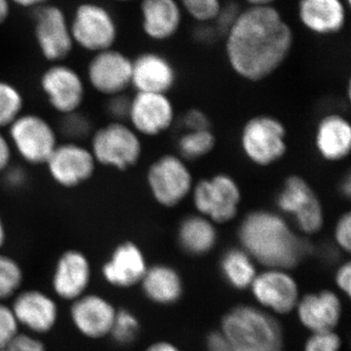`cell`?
Wrapping results in <instances>:
<instances>
[{
	"label": "cell",
	"instance_id": "cell-1",
	"mask_svg": "<svg viewBox=\"0 0 351 351\" xmlns=\"http://www.w3.org/2000/svg\"><path fill=\"white\" fill-rule=\"evenodd\" d=\"M293 43L290 25L274 6H250L226 32V57L237 75L258 82L280 68Z\"/></svg>",
	"mask_w": 351,
	"mask_h": 351
},
{
	"label": "cell",
	"instance_id": "cell-2",
	"mask_svg": "<svg viewBox=\"0 0 351 351\" xmlns=\"http://www.w3.org/2000/svg\"><path fill=\"white\" fill-rule=\"evenodd\" d=\"M239 237L244 251L263 265L276 269L294 267L307 251V245L297 237L279 215L258 210L245 217Z\"/></svg>",
	"mask_w": 351,
	"mask_h": 351
},
{
	"label": "cell",
	"instance_id": "cell-3",
	"mask_svg": "<svg viewBox=\"0 0 351 351\" xmlns=\"http://www.w3.org/2000/svg\"><path fill=\"white\" fill-rule=\"evenodd\" d=\"M210 351H282V334L274 318L252 306L226 314L223 332L208 339Z\"/></svg>",
	"mask_w": 351,
	"mask_h": 351
},
{
	"label": "cell",
	"instance_id": "cell-4",
	"mask_svg": "<svg viewBox=\"0 0 351 351\" xmlns=\"http://www.w3.org/2000/svg\"><path fill=\"white\" fill-rule=\"evenodd\" d=\"M88 147L98 166L121 172L135 167L144 149L142 137L127 122L110 120L95 129Z\"/></svg>",
	"mask_w": 351,
	"mask_h": 351
},
{
	"label": "cell",
	"instance_id": "cell-5",
	"mask_svg": "<svg viewBox=\"0 0 351 351\" xmlns=\"http://www.w3.org/2000/svg\"><path fill=\"white\" fill-rule=\"evenodd\" d=\"M71 36L75 47L95 53L115 47L119 40L117 21L110 9L94 0H85L69 16Z\"/></svg>",
	"mask_w": 351,
	"mask_h": 351
},
{
	"label": "cell",
	"instance_id": "cell-6",
	"mask_svg": "<svg viewBox=\"0 0 351 351\" xmlns=\"http://www.w3.org/2000/svg\"><path fill=\"white\" fill-rule=\"evenodd\" d=\"M14 154L29 166H44L60 143L56 127L36 112H24L6 129Z\"/></svg>",
	"mask_w": 351,
	"mask_h": 351
},
{
	"label": "cell",
	"instance_id": "cell-7",
	"mask_svg": "<svg viewBox=\"0 0 351 351\" xmlns=\"http://www.w3.org/2000/svg\"><path fill=\"white\" fill-rule=\"evenodd\" d=\"M240 145L250 162L267 167L285 156L288 149L287 130L276 117L258 115L244 124Z\"/></svg>",
	"mask_w": 351,
	"mask_h": 351
},
{
	"label": "cell",
	"instance_id": "cell-8",
	"mask_svg": "<svg viewBox=\"0 0 351 351\" xmlns=\"http://www.w3.org/2000/svg\"><path fill=\"white\" fill-rule=\"evenodd\" d=\"M32 32L39 54L49 64L66 61L75 50L69 17L57 4L50 2L34 11Z\"/></svg>",
	"mask_w": 351,
	"mask_h": 351
},
{
	"label": "cell",
	"instance_id": "cell-9",
	"mask_svg": "<svg viewBox=\"0 0 351 351\" xmlns=\"http://www.w3.org/2000/svg\"><path fill=\"white\" fill-rule=\"evenodd\" d=\"M147 188L156 203L174 208L191 195L195 181L186 161L175 154H164L147 171Z\"/></svg>",
	"mask_w": 351,
	"mask_h": 351
},
{
	"label": "cell",
	"instance_id": "cell-10",
	"mask_svg": "<svg viewBox=\"0 0 351 351\" xmlns=\"http://www.w3.org/2000/svg\"><path fill=\"white\" fill-rule=\"evenodd\" d=\"M191 195L197 213L214 223L232 221L239 214L242 199L239 184L226 174L195 182Z\"/></svg>",
	"mask_w": 351,
	"mask_h": 351
},
{
	"label": "cell",
	"instance_id": "cell-11",
	"mask_svg": "<svg viewBox=\"0 0 351 351\" xmlns=\"http://www.w3.org/2000/svg\"><path fill=\"white\" fill-rule=\"evenodd\" d=\"M39 88L48 105L61 117L82 110L86 99L85 78L64 62L49 64L43 69Z\"/></svg>",
	"mask_w": 351,
	"mask_h": 351
},
{
	"label": "cell",
	"instance_id": "cell-12",
	"mask_svg": "<svg viewBox=\"0 0 351 351\" xmlns=\"http://www.w3.org/2000/svg\"><path fill=\"white\" fill-rule=\"evenodd\" d=\"M276 205L283 213L291 215L306 234H314L324 226V209L319 196L301 176H289L276 196Z\"/></svg>",
	"mask_w": 351,
	"mask_h": 351
},
{
	"label": "cell",
	"instance_id": "cell-13",
	"mask_svg": "<svg viewBox=\"0 0 351 351\" xmlns=\"http://www.w3.org/2000/svg\"><path fill=\"white\" fill-rule=\"evenodd\" d=\"M44 166L51 180L66 189H77L86 184L98 168L88 145L69 141L60 142Z\"/></svg>",
	"mask_w": 351,
	"mask_h": 351
},
{
	"label": "cell",
	"instance_id": "cell-14",
	"mask_svg": "<svg viewBox=\"0 0 351 351\" xmlns=\"http://www.w3.org/2000/svg\"><path fill=\"white\" fill-rule=\"evenodd\" d=\"M133 59L117 48L92 54L85 82L97 93L110 98L125 94L132 85Z\"/></svg>",
	"mask_w": 351,
	"mask_h": 351
},
{
	"label": "cell",
	"instance_id": "cell-15",
	"mask_svg": "<svg viewBox=\"0 0 351 351\" xmlns=\"http://www.w3.org/2000/svg\"><path fill=\"white\" fill-rule=\"evenodd\" d=\"M10 306L21 331L34 336L49 334L59 322L56 298L40 289H22L11 300Z\"/></svg>",
	"mask_w": 351,
	"mask_h": 351
},
{
	"label": "cell",
	"instance_id": "cell-16",
	"mask_svg": "<svg viewBox=\"0 0 351 351\" xmlns=\"http://www.w3.org/2000/svg\"><path fill=\"white\" fill-rule=\"evenodd\" d=\"M93 278L91 261L80 249H66L58 257L52 276L51 288L56 299L69 304L89 292Z\"/></svg>",
	"mask_w": 351,
	"mask_h": 351
},
{
	"label": "cell",
	"instance_id": "cell-17",
	"mask_svg": "<svg viewBox=\"0 0 351 351\" xmlns=\"http://www.w3.org/2000/svg\"><path fill=\"white\" fill-rule=\"evenodd\" d=\"M117 309L106 295L88 292L71 302L69 320L83 338L100 341L110 337Z\"/></svg>",
	"mask_w": 351,
	"mask_h": 351
},
{
	"label": "cell",
	"instance_id": "cell-18",
	"mask_svg": "<svg viewBox=\"0 0 351 351\" xmlns=\"http://www.w3.org/2000/svg\"><path fill=\"white\" fill-rule=\"evenodd\" d=\"M175 108L167 94L138 93L131 97L127 123L141 137H157L174 123Z\"/></svg>",
	"mask_w": 351,
	"mask_h": 351
},
{
	"label": "cell",
	"instance_id": "cell-19",
	"mask_svg": "<svg viewBox=\"0 0 351 351\" xmlns=\"http://www.w3.org/2000/svg\"><path fill=\"white\" fill-rule=\"evenodd\" d=\"M147 269L142 249L133 241H122L101 265V274L110 287L129 289L141 283Z\"/></svg>",
	"mask_w": 351,
	"mask_h": 351
},
{
	"label": "cell",
	"instance_id": "cell-20",
	"mask_svg": "<svg viewBox=\"0 0 351 351\" xmlns=\"http://www.w3.org/2000/svg\"><path fill=\"white\" fill-rule=\"evenodd\" d=\"M175 82V69L162 55L144 52L133 59L131 88L135 92L167 94Z\"/></svg>",
	"mask_w": 351,
	"mask_h": 351
},
{
	"label": "cell",
	"instance_id": "cell-21",
	"mask_svg": "<svg viewBox=\"0 0 351 351\" xmlns=\"http://www.w3.org/2000/svg\"><path fill=\"white\" fill-rule=\"evenodd\" d=\"M256 300L277 313H288L297 306L299 289L294 279L280 269H271L256 276L252 283Z\"/></svg>",
	"mask_w": 351,
	"mask_h": 351
},
{
	"label": "cell",
	"instance_id": "cell-22",
	"mask_svg": "<svg viewBox=\"0 0 351 351\" xmlns=\"http://www.w3.org/2000/svg\"><path fill=\"white\" fill-rule=\"evenodd\" d=\"M316 151L329 162H338L350 156L351 126L339 113L325 115L317 124L314 137Z\"/></svg>",
	"mask_w": 351,
	"mask_h": 351
},
{
	"label": "cell",
	"instance_id": "cell-23",
	"mask_svg": "<svg viewBox=\"0 0 351 351\" xmlns=\"http://www.w3.org/2000/svg\"><path fill=\"white\" fill-rule=\"evenodd\" d=\"M140 13L143 32L152 40H167L181 25V6L176 0H141Z\"/></svg>",
	"mask_w": 351,
	"mask_h": 351
},
{
	"label": "cell",
	"instance_id": "cell-24",
	"mask_svg": "<svg viewBox=\"0 0 351 351\" xmlns=\"http://www.w3.org/2000/svg\"><path fill=\"white\" fill-rule=\"evenodd\" d=\"M339 298L330 291L307 295L298 304V314L304 327L313 332H331L341 318Z\"/></svg>",
	"mask_w": 351,
	"mask_h": 351
},
{
	"label": "cell",
	"instance_id": "cell-25",
	"mask_svg": "<svg viewBox=\"0 0 351 351\" xmlns=\"http://www.w3.org/2000/svg\"><path fill=\"white\" fill-rule=\"evenodd\" d=\"M299 16L308 31L329 36L345 25L346 8L341 0H300Z\"/></svg>",
	"mask_w": 351,
	"mask_h": 351
},
{
	"label": "cell",
	"instance_id": "cell-26",
	"mask_svg": "<svg viewBox=\"0 0 351 351\" xmlns=\"http://www.w3.org/2000/svg\"><path fill=\"white\" fill-rule=\"evenodd\" d=\"M140 284L145 297L156 304H173L182 295L181 279L175 270L166 265L149 267Z\"/></svg>",
	"mask_w": 351,
	"mask_h": 351
},
{
	"label": "cell",
	"instance_id": "cell-27",
	"mask_svg": "<svg viewBox=\"0 0 351 351\" xmlns=\"http://www.w3.org/2000/svg\"><path fill=\"white\" fill-rule=\"evenodd\" d=\"M180 245L191 255H203L211 251L217 242L215 223L201 215H191L180 225Z\"/></svg>",
	"mask_w": 351,
	"mask_h": 351
},
{
	"label": "cell",
	"instance_id": "cell-28",
	"mask_svg": "<svg viewBox=\"0 0 351 351\" xmlns=\"http://www.w3.org/2000/svg\"><path fill=\"white\" fill-rule=\"evenodd\" d=\"M221 270L228 283L237 289H246L256 278V269L250 256L244 250L232 249L221 258Z\"/></svg>",
	"mask_w": 351,
	"mask_h": 351
},
{
	"label": "cell",
	"instance_id": "cell-29",
	"mask_svg": "<svg viewBox=\"0 0 351 351\" xmlns=\"http://www.w3.org/2000/svg\"><path fill=\"white\" fill-rule=\"evenodd\" d=\"M25 99L15 83L0 78V129L6 130L25 112Z\"/></svg>",
	"mask_w": 351,
	"mask_h": 351
},
{
	"label": "cell",
	"instance_id": "cell-30",
	"mask_svg": "<svg viewBox=\"0 0 351 351\" xmlns=\"http://www.w3.org/2000/svg\"><path fill=\"white\" fill-rule=\"evenodd\" d=\"M24 282L25 271L19 261L0 252V302L11 301Z\"/></svg>",
	"mask_w": 351,
	"mask_h": 351
},
{
	"label": "cell",
	"instance_id": "cell-31",
	"mask_svg": "<svg viewBox=\"0 0 351 351\" xmlns=\"http://www.w3.org/2000/svg\"><path fill=\"white\" fill-rule=\"evenodd\" d=\"M216 145V137L211 129L186 131L178 140L179 156L184 160H196L208 156Z\"/></svg>",
	"mask_w": 351,
	"mask_h": 351
},
{
	"label": "cell",
	"instance_id": "cell-32",
	"mask_svg": "<svg viewBox=\"0 0 351 351\" xmlns=\"http://www.w3.org/2000/svg\"><path fill=\"white\" fill-rule=\"evenodd\" d=\"M57 130L59 136H63L64 141L83 143V141L91 137L95 129L91 119L80 110L61 117Z\"/></svg>",
	"mask_w": 351,
	"mask_h": 351
},
{
	"label": "cell",
	"instance_id": "cell-33",
	"mask_svg": "<svg viewBox=\"0 0 351 351\" xmlns=\"http://www.w3.org/2000/svg\"><path fill=\"white\" fill-rule=\"evenodd\" d=\"M140 322L137 316L126 308L117 309L110 337L117 345H132L138 338Z\"/></svg>",
	"mask_w": 351,
	"mask_h": 351
},
{
	"label": "cell",
	"instance_id": "cell-34",
	"mask_svg": "<svg viewBox=\"0 0 351 351\" xmlns=\"http://www.w3.org/2000/svg\"><path fill=\"white\" fill-rule=\"evenodd\" d=\"M191 17L199 22H212L221 11L219 0H180Z\"/></svg>",
	"mask_w": 351,
	"mask_h": 351
},
{
	"label": "cell",
	"instance_id": "cell-35",
	"mask_svg": "<svg viewBox=\"0 0 351 351\" xmlns=\"http://www.w3.org/2000/svg\"><path fill=\"white\" fill-rule=\"evenodd\" d=\"M20 332L10 304L0 302V350H5Z\"/></svg>",
	"mask_w": 351,
	"mask_h": 351
},
{
	"label": "cell",
	"instance_id": "cell-36",
	"mask_svg": "<svg viewBox=\"0 0 351 351\" xmlns=\"http://www.w3.org/2000/svg\"><path fill=\"white\" fill-rule=\"evenodd\" d=\"M341 341L334 332H316L307 341L304 351H339Z\"/></svg>",
	"mask_w": 351,
	"mask_h": 351
},
{
	"label": "cell",
	"instance_id": "cell-37",
	"mask_svg": "<svg viewBox=\"0 0 351 351\" xmlns=\"http://www.w3.org/2000/svg\"><path fill=\"white\" fill-rule=\"evenodd\" d=\"M106 103V112L110 117V121L127 122L129 108H130L131 97L128 95L121 94L107 98Z\"/></svg>",
	"mask_w": 351,
	"mask_h": 351
},
{
	"label": "cell",
	"instance_id": "cell-38",
	"mask_svg": "<svg viewBox=\"0 0 351 351\" xmlns=\"http://www.w3.org/2000/svg\"><path fill=\"white\" fill-rule=\"evenodd\" d=\"M6 351H47L45 343L40 337L34 336L21 331L9 343Z\"/></svg>",
	"mask_w": 351,
	"mask_h": 351
},
{
	"label": "cell",
	"instance_id": "cell-39",
	"mask_svg": "<svg viewBox=\"0 0 351 351\" xmlns=\"http://www.w3.org/2000/svg\"><path fill=\"white\" fill-rule=\"evenodd\" d=\"M335 239L341 249L350 252L351 248V216L350 212L339 219L335 228Z\"/></svg>",
	"mask_w": 351,
	"mask_h": 351
},
{
	"label": "cell",
	"instance_id": "cell-40",
	"mask_svg": "<svg viewBox=\"0 0 351 351\" xmlns=\"http://www.w3.org/2000/svg\"><path fill=\"white\" fill-rule=\"evenodd\" d=\"M182 124L186 131L206 130L210 128V120L206 114L200 110H189L182 119Z\"/></svg>",
	"mask_w": 351,
	"mask_h": 351
},
{
	"label": "cell",
	"instance_id": "cell-41",
	"mask_svg": "<svg viewBox=\"0 0 351 351\" xmlns=\"http://www.w3.org/2000/svg\"><path fill=\"white\" fill-rule=\"evenodd\" d=\"M14 152L6 132L0 129V175L13 165Z\"/></svg>",
	"mask_w": 351,
	"mask_h": 351
},
{
	"label": "cell",
	"instance_id": "cell-42",
	"mask_svg": "<svg viewBox=\"0 0 351 351\" xmlns=\"http://www.w3.org/2000/svg\"><path fill=\"white\" fill-rule=\"evenodd\" d=\"M2 176L8 188L11 189L22 188L27 181V173L21 166L11 165Z\"/></svg>",
	"mask_w": 351,
	"mask_h": 351
},
{
	"label": "cell",
	"instance_id": "cell-43",
	"mask_svg": "<svg viewBox=\"0 0 351 351\" xmlns=\"http://www.w3.org/2000/svg\"><path fill=\"white\" fill-rule=\"evenodd\" d=\"M336 281L339 287L346 293V295H350L351 291V267L350 263H346L338 270Z\"/></svg>",
	"mask_w": 351,
	"mask_h": 351
},
{
	"label": "cell",
	"instance_id": "cell-44",
	"mask_svg": "<svg viewBox=\"0 0 351 351\" xmlns=\"http://www.w3.org/2000/svg\"><path fill=\"white\" fill-rule=\"evenodd\" d=\"M9 1L12 4V6L34 11L39 7L50 3L51 0H9Z\"/></svg>",
	"mask_w": 351,
	"mask_h": 351
},
{
	"label": "cell",
	"instance_id": "cell-45",
	"mask_svg": "<svg viewBox=\"0 0 351 351\" xmlns=\"http://www.w3.org/2000/svg\"><path fill=\"white\" fill-rule=\"evenodd\" d=\"M12 4L9 0H0V27L5 25L12 14Z\"/></svg>",
	"mask_w": 351,
	"mask_h": 351
},
{
	"label": "cell",
	"instance_id": "cell-46",
	"mask_svg": "<svg viewBox=\"0 0 351 351\" xmlns=\"http://www.w3.org/2000/svg\"><path fill=\"white\" fill-rule=\"evenodd\" d=\"M145 351H180L176 346L171 345L169 343L165 341H160V343H154L149 346Z\"/></svg>",
	"mask_w": 351,
	"mask_h": 351
},
{
	"label": "cell",
	"instance_id": "cell-47",
	"mask_svg": "<svg viewBox=\"0 0 351 351\" xmlns=\"http://www.w3.org/2000/svg\"><path fill=\"white\" fill-rule=\"evenodd\" d=\"M7 237H8V234H7L5 221H4L1 214H0V252H2L4 247H5L7 243Z\"/></svg>",
	"mask_w": 351,
	"mask_h": 351
},
{
	"label": "cell",
	"instance_id": "cell-48",
	"mask_svg": "<svg viewBox=\"0 0 351 351\" xmlns=\"http://www.w3.org/2000/svg\"><path fill=\"white\" fill-rule=\"evenodd\" d=\"M350 176L348 175L343 181V184H341V189H343V195L346 196V197H350V191H351V182H350Z\"/></svg>",
	"mask_w": 351,
	"mask_h": 351
},
{
	"label": "cell",
	"instance_id": "cell-49",
	"mask_svg": "<svg viewBox=\"0 0 351 351\" xmlns=\"http://www.w3.org/2000/svg\"><path fill=\"white\" fill-rule=\"evenodd\" d=\"M251 6H269L271 5L276 0H246Z\"/></svg>",
	"mask_w": 351,
	"mask_h": 351
},
{
	"label": "cell",
	"instance_id": "cell-50",
	"mask_svg": "<svg viewBox=\"0 0 351 351\" xmlns=\"http://www.w3.org/2000/svg\"><path fill=\"white\" fill-rule=\"evenodd\" d=\"M113 2H119V3H125V2L132 1V0H112Z\"/></svg>",
	"mask_w": 351,
	"mask_h": 351
},
{
	"label": "cell",
	"instance_id": "cell-51",
	"mask_svg": "<svg viewBox=\"0 0 351 351\" xmlns=\"http://www.w3.org/2000/svg\"><path fill=\"white\" fill-rule=\"evenodd\" d=\"M0 351H6L5 350H0Z\"/></svg>",
	"mask_w": 351,
	"mask_h": 351
}]
</instances>
